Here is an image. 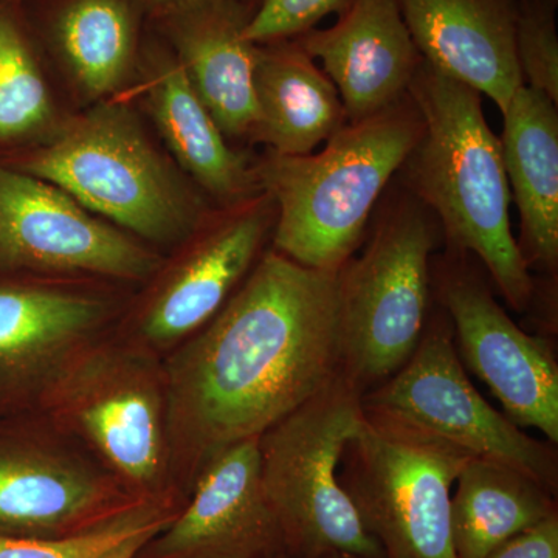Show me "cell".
Returning a JSON list of instances; mask_svg holds the SVG:
<instances>
[{
	"instance_id": "cell-29",
	"label": "cell",
	"mask_w": 558,
	"mask_h": 558,
	"mask_svg": "<svg viewBox=\"0 0 558 558\" xmlns=\"http://www.w3.org/2000/svg\"><path fill=\"white\" fill-rule=\"evenodd\" d=\"M156 534H159V532H143V534L134 535V537L120 543L119 546L108 550V553L102 554V556L98 558H135L138 550L142 549V546Z\"/></svg>"
},
{
	"instance_id": "cell-12",
	"label": "cell",
	"mask_w": 558,
	"mask_h": 558,
	"mask_svg": "<svg viewBox=\"0 0 558 558\" xmlns=\"http://www.w3.org/2000/svg\"><path fill=\"white\" fill-rule=\"evenodd\" d=\"M159 253L27 172L0 170V269L145 284Z\"/></svg>"
},
{
	"instance_id": "cell-23",
	"label": "cell",
	"mask_w": 558,
	"mask_h": 558,
	"mask_svg": "<svg viewBox=\"0 0 558 558\" xmlns=\"http://www.w3.org/2000/svg\"><path fill=\"white\" fill-rule=\"evenodd\" d=\"M451 494L450 526L458 558H486L557 513L554 495L519 470L472 458Z\"/></svg>"
},
{
	"instance_id": "cell-22",
	"label": "cell",
	"mask_w": 558,
	"mask_h": 558,
	"mask_svg": "<svg viewBox=\"0 0 558 558\" xmlns=\"http://www.w3.org/2000/svg\"><path fill=\"white\" fill-rule=\"evenodd\" d=\"M145 13L146 0H44L38 24L81 86L98 97L126 78L143 47Z\"/></svg>"
},
{
	"instance_id": "cell-17",
	"label": "cell",
	"mask_w": 558,
	"mask_h": 558,
	"mask_svg": "<svg viewBox=\"0 0 558 558\" xmlns=\"http://www.w3.org/2000/svg\"><path fill=\"white\" fill-rule=\"evenodd\" d=\"M256 10L241 0H199L149 13L226 137H245L255 128L256 44L245 28Z\"/></svg>"
},
{
	"instance_id": "cell-15",
	"label": "cell",
	"mask_w": 558,
	"mask_h": 558,
	"mask_svg": "<svg viewBox=\"0 0 558 558\" xmlns=\"http://www.w3.org/2000/svg\"><path fill=\"white\" fill-rule=\"evenodd\" d=\"M281 556V534L260 478L259 438H250L202 464L179 515L135 558Z\"/></svg>"
},
{
	"instance_id": "cell-26",
	"label": "cell",
	"mask_w": 558,
	"mask_h": 558,
	"mask_svg": "<svg viewBox=\"0 0 558 558\" xmlns=\"http://www.w3.org/2000/svg\"><path fill=\"white\" fill-rule=\"evenodd\" d=\"M558 0H519L517 58L524 86L558 102Z\"/></svg>"
},
{
	"instance_id": "cell-32",
	"label": "cell",
	"mask_w": 558,
	"mask_h": 558,
	"mask_svg": "<svg viewBox=\"0 0 558 558\" xmlns=\"http://www.w3.org/2000/svg\"><path fill=\"white\" fill-rule=\"evenodd\" d=\"M275 558H286L284 556H281V557H275Z\"/></svg>"
},
{
	"instance_id": "cell-14",
	"label": "cell",
	"mask_w": 558,
	"mask_h": 558,
	"mask_svg": "<svg viewBox=\"0 0 558 558\" xmlns=\"http://www.w3.org/2000/svg\"><path fill=\"white\" fill-rule=\"evenodd\" d=\"M450 250L432 274L459 352L520 428L558 444V366L549 344L527 336L499 306L483 278Z\"/></svg>"
},
{
	"instance_id": "cell-19",
	"label": "cell",
	"mask_w": 558,
	"mask_h": 558,
	"mask_svg": "<svg viewBox=\"0 0 558 558\" xmlns=\"http://www.w3.org/2000/svg\"><path fill=\"white\" fill-rule=\"evenodd\" d=\"M143 49L149 69V109L161 137L183 168L213 196L231 205L256 196V170L230 148L186 78L185 70L157 35Z\"/></svg>"
},
{
	"instance_id": "cell-16",
	"label": "cell",
	"mask_w": 558,
	"mask_h": 558,
	"mask_svg": "<svg viewBox=\"0 0 558 558\" xmlns=\"http://www.w3.org/2000/svg\"><path fill=\"white\" fill-rule=\"evenodd\" d=\"M339 90L348 123L395 108L410 97L422 64L398 0H352L332 27L295 38Z\"/></svg>"
},
{
	"instance_id": "cell-25",
	"label": "cell",
	"mask_w": 558,
	"mask_h": 558,
	"mask_svg": "<svg viewBox=\"0 0 558 558\" xmlns=\"http://www.w3.org/2000/svg\"><path fill=\"white\" fill-rule=\"evenodd\" d=\"M182 495L143 499L119 515L80 534L58 538L0 535V558H98L134 535L160 532L185 506Z\"/></svg>"
},
{
	"instance_id": "cell-30",
	"label": "cell",
	"mask_w": 558,
	"mask_h": 558,
	"mask_svg": "<svg viewBox=\"0 0 558 558\" xmlns=\"http://www.w3.org/2000/svg\"><path fill=\"white\" fill-rule=\"evenodd\" d=\"M190 2H199V0H146V7H148V13H154V11L170 9V7ZM241 2L250 3V5H255L259 9L263 0H241Z\"/></svg>"
},
{
	"instance_id": "cell-7",
	"label": "cell",
	"mask_w": 558,
	"mask_h": 558,
	"mask_svg": "<svg viewBox=\"0 0 558 558\" xmlns=\"http://www.w3.org/2000/svg\"><path fill=\"white\" fill-rule=\"evenodd\" d=\"M472 458L432 433L363 409L341 454L339 480L387 558H458L451 494Z\"/></svg>"
},
{
	"instance_id": "cell-5",
	"label": "cell",
	"mask_w": 558,
	"mask_h": 558,
	"mask_svg": "<svg viewBox=\"0 0 558 558\" xmlns=\"http://www.w3.org/2000/svg\"><path fill=\"white\" fill-rule=\"evenodd\" d=\"M362 396L340 369L259 436L260 478L286 558H387L339 480L344 446L362 421Z\"/></svg>"
},
{
	"instance_id": "cell-2",
	"label": "cell",
	"mask_w": 558,
	"mask_h": 558,
	"mask_svg": "<svg viewBox=\"0 0 558 558\" xmlns=\"http://www.w3.org/2000/svg\"><path fill=\"white\" fill-rule=\"evenodd\" d=\"M410 97L422 132L399 170L403 185L435 216L450 250L478 258L509 306L526 311L534 279L510 229L501 143L481 95L422 61Z\"/></svg>"
},
{
	"instance_id": "cell-28",
	"label": "cell",
	"mask_w": 558,
	"mask_h": 558,
	"mask_svg": "<svg viewBox=\"0 0 558 558\" xmlns=\"http://www.w3.org/2000/svg\"><path fill=\"white\" fill-rule=\"evenodd\" d=\"M486 558H558V515L521 532Z\"/></svg>"
},
{
	"instance_id": "cell-13",
	"label": "cell",
	"mask_w": 558,
	"mask_h": 558,
	"mask_svg": "<svg viewBox=\"0 0 558 558\" xmlns=\"http://www.w3.org/2000/svg\"><path fill=\"white\" fill-rule=\"evenodd\" d=\"M73 278L0 282V409L39 411L65 369L113 332L126 306Z\"/></svg>"
},
{
	"instance_id": "cell-9",
	"label": "cell",
	"mask_w": 558,
	"mask_h": 558,
	"mask_svg": "<svg viewBox=\"0 0 558 558\" xmlns=\"http://www.w3.org/2000/svg\"><path fill=\"white\" fill-rule=\"evenodd\" d=\"M362 407L432 433L475 458L519 470L556 495V446L526 435L473 387L440 304L429 312L409 362L391 379L365 392Z\"/></svg>"
},
{
	"instance_id": "cell-21",
	"label": "cell",
	"mask_w": 558,
	"mask_h": 558,
	"mask_svg": "<svg viewBox=\"0 0 558 558\" xmlns=\"http://www.w3.org/2000/svg\"><path fill=\"white\" fill-rule=\"evenodd\" d=\"M252 135L278 156H307L348 123L339 90L295 39L256 44Z\"/></svg>"
},
{
	"instance_id": "cell-27",
	"label": "cell",
	"mask_w": 558,
	"mask_h": 558,
	"mask_svg": "<svg viewBox=\"0 0 558 558\" xmlns=\"http://www.w3.org/2000/svg\"><path fill=\"white\" fill-rule=\"evenodd\" d=\"M352 0H263L245 28L253 44L295 39L317 24L348 9Z\"/></svg>"
},
{
	"instance_id": "cell-1",
	"label": "cell",
	"mask_w": 558,
	"mask_h": 558,
	"mask_svg": "<svg viewBox=\"0 0 558 558\" xmlns=\"http://www.w3.org/2000/svg\"><path fill=\"white\" fill-rule=\"evenodd\" d=\"M174 486L189 498L205 461L259 438L341 369L337 274L274 248L207 326L163 359Z\"/></svg>"
},
{
	"instance_id": "cell-10",
	"label": "cell",
	"mask_w": 558,
	"mask_h": 558,
	"mask_svg": "<svg viewBox=\"0 0 558 558\" xmlns=\"http://www.w3.org/2000/svg\"><path fill=\"white\" fill-rule=\"evenodd\" d=\"M277 209L256 194L231 205L183 241L178 255L145 282L113 332L163 360L199 332L236 292L274 233Z\"/></svg>"
},
{
	"instance_id": "cell-24",
	"label": "cell",
	"mask_w": 558,
	"mask_h": 558,
	"mask_svg": "<svg viewBox=\"0 0 558 558\" xmlns=\"http://www.w3.org/2000/svg\"><path fill=\"white\" fill-rule=\"evenodd\" d=\"M21 0H0V140H16L49 121L51 105Z\"/></svg>"
},
{
	"instance_id": "cell-20",
	"label": "cell",
	"mask_w": 558,
	"mask_h": 558,
	"mask_svg": "<svg viewBox=\"0 0 558 558\" xmlns=\"http://www.w3.org/2000/svg\"><path fill=\"white\" fill-rule=\"evenodd\" d=\"M502 161L520 213L519 248L527 267L558 264V112L548 95L520 87L502 112Z\"/></svg>"
},
{
	"instance_id": "cell-31",
	"label": "cell",
	"mask_w": 558,
	"mask_h": 558,
	"mask_svg": "<svg viewBox=\"0 0 558 558\" xmlns=\"http://www.w3.org/2000/svg\"><path fill=\"white\" fill-rule=\"evenodd\" d=\"M323 558H348V557H343V556H326V557H323Z\"/></svg>"
},
{
	"instance_id": "cell-3",
	"label": "cell",
	"mask_w": 558,
	"mask_h": 558,
	"mask_svg": "<svg viewBox=\"0 0 558 558\" xmlns=\"http://www.w3.org/2000/svg\"><path fill=\"white\" fill-rule=\"evenodd\" d=\"M422 132L411 97L347 123L307 156L270 153L256 168L274 201V250L307 269L339 274L365 242L374 208Z\"/></svg>"
},
{
	"instance_id": "cell-11",
	"label": "cell",
	"mask_w": 558,
	"mask_h": 558,
	"mask_svg": "<svg viewBox=\"0 0 558 558\" xmlns=\"http://www.w3.org/2000/svg\"><path fill=\"white\" fill-rule=\"evenodd\" d=\"M143 499L39 411L0 436V535L68 537Z\"/></svg>"
},
{
	"instance_id": "cell-4",
	"label": "cell",
	"mask_w": 558,
	"mask_h": 558,
	"mask_svg": "<svg viewBox=\"0 0 558 558\" xmlns=\"http://www.w3.org/2000/svg\"><path fill=\"white\" fill-rule=\"evenodd\" d=\"M439 233L435 216L405 191L381 208L366 247L337 274L341 371L362 395L416 351L432 312Z\"/></svg>"
},
{
	"instance_id": "cell-6",
	"label": "cell",
	"mask_w": 558,
	"mask_h": 558,
	"mask_svg": "<svg viewBox=\"0 0 558 558\" xmlns=\"http://www.w3.org/2000/svg\"><path fill=\"white\" fill-rule=\"evenodd\" d=\"M39 413L134 497L182 495L172 481L163 360L145 349L110 332L65 369Z\"/></svg>"
},
{
	"instance_id": "cell-18",
	"label": "cell",
	"mask_w": 558,
	"mask_h": 558,
	"mask_svg": "<svg viewBox=\"0 0 558 558\" xmlns=\"http://www.w3.org/2000/svg\"><path fill=\"white\" fill-rule=\"evenodd\" d=\"M422 60L490 98L501 113L524 86L517 58L519 0H398Z\"/></svg>"
},
{
	"instance_id": "cell-8",
	"label": "cell",
	"mask_w": 558,
	"mask_h": 558,
	"mask_svg": "<svg viewBox=\"0 0 558 558\" xmlns=\"http://www.w3.org/2000/svg\"><path fill=\"white\" fill-rule=\"evenodd\" d=\"M24 170L135 238L171 244L197 229L193 201L126 110L101 106L70 121Z\"/></svg>"
}]
</instances>
